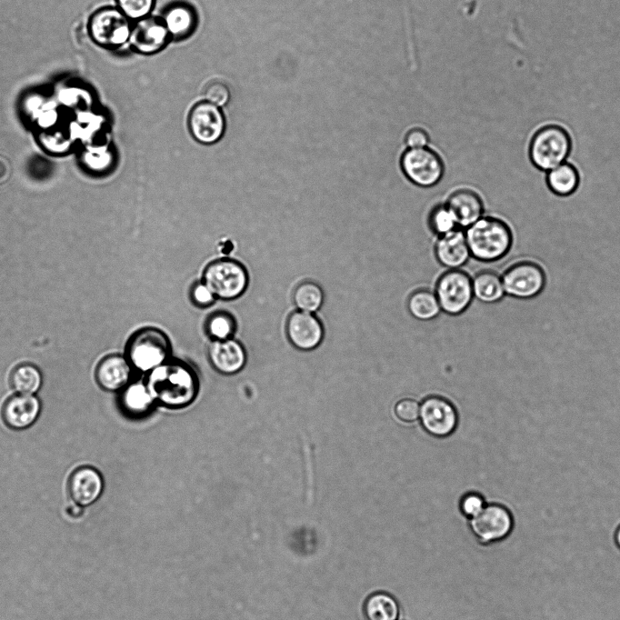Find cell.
Wrapping results in <instances>:
<instances>
[{"mask_svg": "<svg viewBox=\"0 0 620 620\" xmlns=\"http://www.w3.org/2000/svg\"><path fill=\"white\" fill-rule=\"evenodd\" d=\"M155 401L170 407L185 406L197 394L198 384L194 371L181 362H165L148 375L145 384Z\"/></svg>", "mask_w": 620, "mask_h": 620, "instance_id": "obj_1", "label": "cell"}, {"mask_svg": "<svg viewBox=\"0 0 620 620\" xmlns=\"http://www.w3.org/2000/svg\"><path fill=\"white\" fill-rule=\"evenodd\" d=\"M471 256L482 263H494L505 257L514 236L511 227L502 219L482 216L465 229Z\"/></svg>", "mask_w": 620, "mask_h": 620, "instance_id": "obj_2", "label": "cell"}, {"mask_svg": "<svg viewBox=\"0 0 620 620\" xmlns=\"http://www.w3.org/2000/svg\"><path fill=\"white\" fill-rule=\"evenodd\" d=\"M571 148L569 133L560 125H548L534 134L528 154L531 164L536 169L547 172L564 163Z\"/></svg>", "mask_w": 620, "mask_h": 620, "instance_id": "obj_3", "label": "cell"}, {"mask_svg": "<svg viewBox=\"0 0 620 620\" xmlns=\"http://www.w3.org/2000/svg\"><path fill=\"white\" fill-rule=\"evenodd\" d=\"M202 281L216 299L233 300L245 293L248 286L249 275L241 262L223 257L210 262L205 267Z\"/></svg>", "mask_w": 620, "mask_h": 620, "instance_id": "obj_4", "label": "cell"}, {"mask_svg": "<svg viewBox=\"0 0 620 620\" xmlns=\"http://www.w3.org/2000/svg\"><path fill=\"white\" fill-rule=\"evenodd\" d=\"M170 350L169 339L164 332L155 327H146L139 330L130 339L127 346L128 361L140 371H152L166 362Z\"/></svg>", "mask_w": 620, "mask_h": 620, "instance_id": "obj_5", "label": "cell"}, {"mask_svg": "<svg viewBox=\"0 0 620 620\" xmlns=\"http://www.w3.org/2000/svg\"><path fill=\"white\" fill-rule=\"evenodd\" d=\"M133 21L117 6L96 10L89 18L88 32L95 43L109 49L120 48L129 42Z\"/></svg>", "mask_w": 620, "mask_h": 620, "instance_id": "obj_6", "label": "cell"}, {"mask_svg": "<svg viewBox=\"0 0 620 620\" xmlns=\"http://www.w3.org/2000/svg\"><path fill=\"white\" fill-rule=\"evenodd\" d=\"M505 295L529 300L536 297L545 287V274L534 261L523 260L510 264L501 274Z\"/></svg>", "mask_w": 620, "mask_h": 620, "instance_id": "obj_7", "label": "cell"}, {"mask_svg": "<svg viewBox=\"0 0 620 620\" xmlns=\"http://www.w3.org/2000/svg\"><path fill=\"white\" fill-rule=\"evenodd\" d=\"M515 520L510 509L501 503H487L479 515L469 520V528L482 545L500 542L510 535Z\"/></svg>", "mask_w": 620, "mask_h": 620, "instance_id": "obj_8", "label": "cell"}, {"mask_svg": "<svg viewBox=\"0 0 620 620\" xmlns=\"http://www.w3.org/2000/svg\"><path fill=\"white\" fill-rule=\"evenodd\" d=\"M435 294L444 313L459 315L474 297L472 277L461 269L446 270L438 279Z\"/></svg>", "mask_w": 620, "mask_h": 620, "instance_id": "obj_9", "label": "cell"}, {"mask_svg": "<svg viewBox=\"0 0 620 620\" xmlns=\"http://www.w3.org/2000/svg\"><path fill=\"white\" fill-rule=\"evenodd\" d=\"M187 126L191 136L196 142L209 145L223 137L226 121L221 107L203 99L190 109Z\"/></svg>", "mask_w": 620, "mask_h": 620, "instance_id": "obj_10", "label": "cell"}, {"mask_svg": "<svg viewBox=\"0 0 620 620\" xmlns=\"http://www.w3.org/2000/svg\"><path fill=\"white\" fill-rule=\"evenodd\" d=\"M400 164L407 179L423 187L438 183L444 171L440 157L429 147L405 149Z\"/></svg>", "mask_w": 620, "mask_h": 620, "instance_id": "obj_11", "label": "cell"}, {"mask_svg": "<svg viewBox=\"0 0 620 620\" xmlns=\"http://www.w3.org/2000/svg\"><path fill=\"white\" fill-rule=\"evenodd\" d=\"M457 422V412L447 399L430 395L420 402L419 423L430 435L448 436L455 431Z\"/></svg>", "mask_w": 620, "mask_h": 620, "instance_id": "obj_12", "label": "cell"}, {"mask_svg": "<svg viewBox=\"0 0 620 620\" xmlns=\"http://www.w3.org/2000/svg\"><path fill=\"white\" fill-rule=\"evenodd\" d=\"M169 33L159 15H149L133 21L129 45L136 53L155 55L171 42Z\"/></svg>", "mask_w": 620, "mask_h": 620, "instance_id": "obj_13", "label": "cell"}, {"mask_svg": "<svg viewBox=\"0 0 620 620\" xmlns=\"http://www.w3.org/2000/svg\"><path fill=\"white\" fill-rule=\"evenodd\" d=\"M286 334L294 346L301 351H312L324 340V325L313 313L295 311L287 318Z\"/></svg>", "mask_w": 620, "mask_h": 620, "instance_id": "obj_14", "label": "cell"}, {"mask_svg": "<svg viewBox=\"0 0 620 620\" xmlns=\"http://www.w3.org/2000/svg\"><path fill=\"white\" fill-rule=\"evenodd\" d=\"M172 41H184L196 31L199 17L196 8L185 0H174L164 6L159 15Z\"/></svg>", "mask_w": 620, "mask_h": 620, "instance_id": "obj_15", "label": "cell"}, {"mask_svg": "<svg viewBox=\"0 0 620 620\" xmlns=\"http://www.w3.org/2000/svg\"><path fill=\"white\" fill-rule=\"evenodd\" d=\"M68 494L74 503L85 506L95 503L101 495L104 482L100 473L94 467L84 465L76 468L68 480Z\"/></svg>", "mask_w": 620, "mask_h": 620, "instance_id": "obj_16", "label": "cell"}, {"mask_svg": "<svg viewBox=\"0 0 620 620\" xmlns=\"http://www.w3.org/2000/svg\"><path fill=\"white\" fill-rule=\"evenodd\" d=\"M435 256L447 270L460 269L471 257L465 229L455 230L439 236L435 246Z\"/></svg>", "mask_w": 620, "mask_h": 620, "instance_id": "obj_17", "label": "cell"}, {"mask_svg": "<svg viewBox=\"0 0 620 620\" xmlns=\"http://www.w3.org/2000/svg\"><path fill=\"white\" fill-rule=\"evenodd\" d=\"M40 408V402L36 396L17 393L5 402L2 415L9 427L21 430L35 423Z\"/></svg>", "mask_w": 620, "mask_h": 620, "instance_id": "obj_18", "label": "cell"}, {"mask_svg": "<svg viewBox=\"0 0 620 620\" xmlns=\"http://www.w3.org/2000/svg\"><path fill=\"white\" fill-rule=\"evenodd\" d=\"M208 355L212 365L225 375L238 372L246 360L242 345L231 338L215 340L209 346Z\"/></svg>", "mask_w": 620, "mask_h": 620, "instance_id": "obj_19", "label": "cell"}, {"mask_svg": "<svg viewBox=\"0 0 620 620\" xmlns=\"http://www.w3.org/2000/svg\"><path fill=\"white\" fill-rule=\"evenodd\" d=\"M455 215L458 227L465 229L484 215L483 202L469 189H459L450 195L446 203Z\"/></svg>", "mask_w": 620, "mask_h": 620, "instance_id": "obj_20", "label": "cell"}, {"mask_svg": "<svg viewBox=\"0 0 620 620\" xmlns=\"http://www.w3.org/2000/svg\"><path fill=\"white\" fill-rule=\"evenodd\" d=\"M130 375L128 359L119 355H108L102 359L95 371L99 385L108 391L124 388L128 384Z\"/></svg>", "mask_w": 620, "mask_h": 620, "instance_id": "obj_21", "label": "cell"}, {"mask_svg": "<svg viewBox=\"0 0 620 620\" xmlns=\"http://www.w3.org/2000/svg\"><path fill=\"white\" fill-rule=\"evenodd\" d=\"M545 184L549 191L557 196H569L579 186L580 174L571 163L565 161L545 172Z\"/></svg>", "mask_w": 620, "mask_h": 620, "instance_id": "obj_22", "label": "cell"}, {"mask_svg": "<svg viewBox=\"0 0 620 620\" xmlns=\"http://www.w3.org/2000/svg\"><path fill=\"white\" fill-rule=\"evenodd\" d=\"M401 608L389 593L378 591L369 595L363 605L365 620H398Z\"/></svg>", "mask_w": 620, "mask_h": 620, "instance_id": "obj_23", "label": "cell"}, {"mask_svg": "<svg viewBox=\"0 0 620 620\" xmlns=\"http://www.w3.org/2000/svg\"><path fill=\"white\" fill-rule=\"evenodd\" d=\"M472 285L474 297L483 303H496L505 295L501 275L491 269L478 271L472 277Z\"/></svg>", "mask_w": 620, "mask_h": 620, "instance_id": "obj_24", "label": "cell"}, {"mask_svg": "<svg viewBox=\"0 0 620 620\" xmlns=\"http://www.w3.org/2000/svg\"><path fill=\"white\" fill-rule=\"evenodd\" d=\"M325 294L321 285L309 279L300 281L293 292V301L298 310L316 314L323 306Z\"/></svg>", "mask_w": 620, "mask_h": 620, "instance_id": "obj_25", "label": "cell"}, {"mask_svg": "<svg viewBox=\"0 0 620 620\" xmlns=\"http://www.w3.org/2000/svg\"><path fill=\"white\" fill-rule=\"evenodd\" d=\"M406 305L410 315L420 321H430L442 311L435 292L428 289L413 292L407 299Z\"/></svg>", "mask_w": 620, "mask_h": 620, "instance_id": "obj_26", "label": "cell"}, {"mask_svg": "<svg viewBox=\"0 0 620 620\" xmlns=\"http://www.w3.org/2000/svg\"><path fill=\"white\" fill-rule=\"evenodd\" d=\"M155 399L146 385L134 383L125 388L121 404L125 412L132 415H142L149 411Z\"/></svg>", "mask_w": 620, "mask_h": 620, "instance_id": "obj_27", "label": "cell"}, {"mask_svg": "<svg viewBox=\"0 0 620 620\" xmlns=\"http://www.w3.org/2000/svg\"><path fill=\"white\" fill-rule=\"evenodd\" d=\"M12 388L18 394H35L42 384V375L38 368L31 364L16 366L11 374Z\"/></svg>", "mask_w": 620, "mask_h": 620, "instance_id": "obj_28", "label": "cell"}, {"mask_svg": "<svg viewBox=\"0 0 620 620\" xmlns=\"http://www.w3.org/2000/svg\"><path fill=\"white\" fill-rule=\"evenodd\" d=\"M428 224L437 238L458 228L456 218L446 204L438 205L432 209Z\"/></svg>", "mask_w": 620, "mask_h": 620, "instance_id": "obj_29", "label": "cell"}, {"mask_svg": "<svg viewBox=\"0 0 620 620\" xmlns=\"http://www.w3.org/2000/svg\"><path fill=\"white\" fill-rule=\"evenodd\" d=\"M207 331L215 340H224L234 334L235 322L234 317L225 312H216L207 320Z\"/></svg>", "mask_w": 620, "mask_h": 620, "instance_id": "obj_30", "label": "cell"}, {"mask_svg": "<svg viewBox=\"0 0 620 620\" xmlns=\"http://www.w3.org/2000/svg\"><path fill=\"white\" fill-rule=\"evenodd\" d=\"M420 402L409 397L397 400L392 408V415L403 424H414L419 421Z\"/></svg>", "mask_w": 620, "mask_h": 620, "instance_id": "obj_31", "label": "cell"}, {"mask_svg": "<svg viewBox=\"0 0 620 620\" xmlns=\"http://www.w3.org/2000/svg\"><path fill=\"white\" fill-rule=\"evenodd\" d=\"M117 7L132 21L149 15L155 8L156 0H115Z\"/></svg>", "mask_w": 620, "mask_h": 620, "instance_id": "obj_32", "label": "cell"}, {"mask_svg": "<svg viewBox=\"0 0 620 620\" xmlns=\"http://www.w3.org/2000/svg\"><path fill=\"white\" fill-rule=\"evenodd\" d=\"M486 504V499L481 493L469 491L460 497L458 507L460 513L470 520L479 515Z\"/></svg>", "mask_w": 620, "mask_h": 620, "instance_id": "obj_33", "label": "cell"}, {"mask_svg": "<svg viewBox=\"0 0 620 620\" xmlns=\"http://www.w3.org/2000/svg\"><path fill=\"white\" fill-rule=\"evenodd\" d=\"M203 97L204 100L222 108L228 104L231 93L225 83L215 80L205 85L203 91Z\"/></svg>", "mask_w": 620, "mask_h": 620, "instance_id": "obj_34", "label": "cell"}, {"mask_svg": "<svg viewBox=\"0 0 620 620\" xmlns=\"http://www.w3.org/2000/svg\"><path fill=\"white\" fill-rule=\"evenodd\" d=\"M190 298L199 307H207L214 304L216 299L209 287L202 280L192 285Z\"/></svg>", "mask_w": 620, "mask_h": 620, "instance_id": "obj_35", "label": "cell"}, {"mask_svg": "<svg viewBox=\"0 0 620 620\" xmlns=\"http://www.w3.org/2000/svg\"><path fill=\"white\" fill-rule=\"evenodd\" d=\"M405 148H423L429 145L427 132L420 126H413L407 129L404 135Z\"/></svg>", "mask_w": 620, "mask_h": 620, "instance_id": "obj_36", "label": "cell"}, {"mask_svg": "<svg viewBox=\"0 0 620 620\" xmlns=\"http://www.w3.org/2000/svg\"><path fill=\"white\" fill-rule=\"evenodd\" d=\"M65 514L69 518L78 519L84 515V509L81 505L73 503L65 507Z\"/></svg>", "mask_w": 620, "mask_h": 620, "instance_id": "obj_37", "label": "cell"}, {"mask_svg": "<svg viewBox=\"0 0 620 620\" xmlns=\"http://www.w3.org/2000/svg\"><path fill=\"white\" fill-rule=\"evenodd\" d=\"M614 539L616 546L620 549V525L617 526L615 532Z\"/></svg>", "mask_w": 620, "mask_h": 620, "instance_id": "obj_38", "label": "cell"}]
</instances>
